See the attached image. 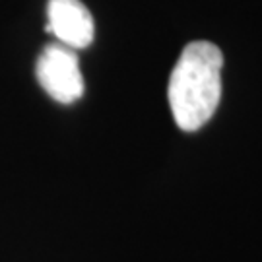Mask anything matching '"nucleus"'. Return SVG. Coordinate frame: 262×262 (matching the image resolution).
<instances>
[{"mask_svg":"<svg viewBox=\"0 0 262 262\" xmlns=\"http://www.w3.org/2000/svg\"><path fill=\"white\" fill-rule=\"evenodd\" d=\"M224 55L214 43L192 41L183 49L169 76V107L177 126L185 132L202 128L222 99Z\"/></svg>","mask_w":262,"mask_h":262,"instance_id":"1","label":"nucleus"},{"mask_svg":"<svg viewBox=\"0 0 262 262\" xmlns=\"http://www.w3.org/2000/svg\"><path fill=\"white\" fill-rule=\"evenodd\" d=\"M35 76L43 92L58 103H74L84 95V76L74 49L53 43L43 47L35 62Z\"/></svg>","mask_w":262,"mask_h":262,"instance_id":"2","label":"nucleus"},{"mask_svg":"<svg viewBox=\"0 0 262 262\" xmlns=\"http://www.w3.org/2000/svg\"><path fill=\"white\" fill-rule=\"evenodd\" d=\"M45 31L53 33L60 45L76 51L92 45L95 26L90 10L80 0H49Z\"/></svg>","mask_w":262,"mask_h":262,"instance_id":"3","label":"nucleus"}]
</instances>
